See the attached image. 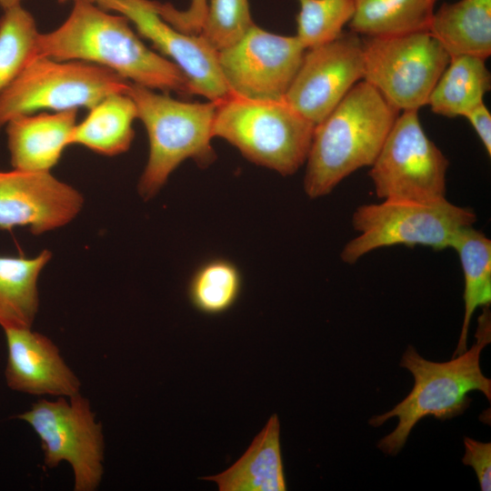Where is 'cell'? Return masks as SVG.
<instances>
[{
  "label": "cell",
  "mask_w": 491,
  "mask_h": 491,
  "mask_svg": "<svg viewBox=\"0 0 491 491\" xmlns=\"http://www.w3.org/2000/svg\"><path fill=\"white\" fill-rule=\"evenodd\" d=\"M125 92L135 105L149 142L147 163L138 183L143 198L156 195L185 160L191 158L205 166L215 159L211 140L216 102H185L131 83Z\"/></svg>",
  "instance_id": "obj_4"
},
{
  "label": "cell",
  "mask_w": 491,
  "mask_h": 491,
  "mask_svg": "<svg viewBox=\"0 0 491 491\" xmlns=\"http://www.w3.org/2000/svg\"><path fill=\"white\" fill-rule=\"evenodd\" d=\"M239 269L226 259L204 263L192 276L188 285L191 304L206 315H219L229 310L241 293Z\"/></svg>",
  "instance_id": "obj_25"
},
{
  "label": "cell",
  "mask_w": 491,
  "mask_h": 491,
  "mask_svg": "<svg viewBox=\"0 0 491 491\" xmlns=\"http://www.w3.org/2000/svg\"><path fill=\"white\" fill-rule=\"evenodd\" d=\"M68 398L41 399L15 417L27 423L38 436L47 467H55L63 461L69 463L74 489L94 491L104 474L102 426L95 421L88 399L80 394Z\"/></svg>",
  "instance_id": "obj_9"
},
{
  "label": "cell",
  "mask_w": 491,
  "mask_h": 491,
  "mask_svg": "<svg viewBox=\"0 0 491 491\" xmlns=\"http://www.w3.org/2000/svg\"><path fill=\"white\" fill-rule=\"evenodd\" d=\"M481 140L488 155H491V115L484 102L480 103L465 115Z\"/></svg>",
  "instance_id": "obj_30"
},
{
  "label": "cell",
  "mask_w": 491,
  "mask_h": 491,
  "mask_svg": "<svg viewBox=\"0 0 491 491\" xmlns=\"http://www.w3.org/2000/svg\"><path fill=\"white\" fill-rule=\"evenodd\" d=\"M21 0H0V6L5 10L14 5H19Z\"/></svg>",
  "instance_id": "obj_31"
},
{
  "label": "cell",
  "mask_w": 491,
  "mask_h": 491,
  "mask_svg": "<svg viewBox=\"0 0 491 491\" xmlns=\"http://www.w3.org/2000/svg\"><path fill=\"white\" fill-rule=\"evenodd\" d=\"M364 76L398 111H418L450 61L428 31L362 37Z\"/></svg>",
  "instance_id": "obj_8"
},
{
  "label": "cell",
  "mask_w": 491,
  "mask_h": 491,
  "mask_svg": "<svg viewBox=\"0 0 491 491\" xmlns=\"http://www.w3.org/2000/svg\"><path fill=\"white\" fill-rule=\"evenodd\" d=\"M57 1L63 3V2H65V1H67V0H57ZM75 1H76V0H75ZM81 1H86V2H91V3H96V0H81Z\"/></svg>",
  "instance_id": "obj_32"
},
{
  "label": "cell",
  "mask_w": 491,
  "mask_h": 491,
  "mask_svg": "<svg viewBox=\"0 0 491 491\" xmlns=\"http://www.w3.org/2000/svg\"><path fill=\"white\" fill-rule=\"evenodd\" d=\"M296 35L311 48L336 38L354 14V0H297Z\"/></svg>",
  "instance_id": "obj_26"
},
{
  "label": "cell",
  "mask_w": 491,
  "mask_h": 491,
  "mask_svg": "<svg viewBox=\"0 0 491 491\" xmlns=\"http://www.w3.org/2000/svg\"><path fill=\"white\" fill-rule=\"evenodd\" d=\"M38 57L80 61L109 69L131 84L164 93L192 95L170 60L150 49L122 15L76 0L65 22L39 35Z\"/></svg>",
  "instance_id": "obj_1"
},
{
  "label": "cell",
  "mask_w": 491,
  "mask_h": 491,
  "mask_svg": "<svg viewBox=\"0 0 491 491\" xmlns=\"http://www.w3.org/2000/svg\"><path fill=\"white\" fill-rule=\"evenodd\" d=\"M427 31L450 57L466 55L486 60L491 55V0L444 3L434 12Z\"/></svg>",
  "instance_id": "obj_18"
},
{
  "label": "cell",
  "mask_w": 491,
  "mask_h": 491,
  "mask_svg": "<svg viewBox=\"0 0 491 491\" xmlns=\"http://www.w3.org/2000/svg\"><path fill=\"white\" fill-rule=\"evenodd\" d=\"M475 336L470 349L447 362H433L422 357L412 346L406 348L399 365L412 374V390L391 410L369 420V425L376 427L391 417L398 418L395 430L377 444L383 453L396 455L414 426L426 416L446 420L462 415L471 403V391H480L491 400V380L480 367L481 352L491 342L489 306H483Z\"/></svg>",
  "instance_id": "obj_3"
},
{
  "label": "cell",
  "mask_w": 491,
  "mask_h": 491,
  "mask_svg": "<svg viewBox=\"0 0 491 491\" xmlns=\"http://www.w3.org/2000/svg\"><path fill=\"white\" fill-rule=\"evenodd\" d=\"M137 111L126 92L111 94L91 108L77 122L71 145L85 146L104 155H116L126 152L134 139L133 123Z\"/></svg>",
  "instance_id": "obj_19"
},
{
  "label": "cell",
  "mask_w": 491,
  "mask_h": 491,
  "mask_svg": "<svg viewBox=\"0 0 491 491\" xmlns=\"http://www.w3.org/2000/svg\"><path fill=\"white\" fill-rule=\"evenodd\" d=\"M476 221L473 209L446 198L429 202L386 199L363 205L352 215L353 227L359 235L344 246L341 258L354 264L375 249L396 245L443 250L452 246L462 228Z\"/></svg>",
  "instance_id": "obj_6"
},
{
  "label": "cell",
  "mask_w": 491,
  "mask_h": 491,
  "mask_svg": "<svg viewBox=\"0 0 491 491\" xmlns=\"http://www.w3.org/2000/svg\"><path fill=\"white\" fill-rule=\"evenodd\" d=\"M436 0H354L350 31L389 36L427 31Z\"/></svg>",
  "instance_id": "obj_22"
},
{
  "label": "cell",
  "mask_w": 491,
  "mask_h": 491,
  "mask_svg": "<svg viewBox=\"0 0 491 491\" xmlns=\"http://www.w3.org/2000/svg\"><path fill=\"white\" fill-rule=\"evenodd\" d=\"M399 112L361 80L315 125L304 189L310 198L330 194L346 176L371 166Z\"/></svg>",
  "instance_id": "obj_2"
},
{
  "label": "cell",
  "mask_w": 491,
  "mask_h": 491,
  "mask_svg": "<svg viewBox=\"0 0 491 491\" xmlns=\"http://www.w3.org/2000/svg\"><path fill=\"white\" fill-rule=\"evenodd\" d=\"M160 15L176 29L193 35L200 33L206 13L207 0H190L185 10H177L171 4L155 1Z\"/></svg>",
  "instance_id": "obj_28"
},
{
  "label": "cell",
  "mask_w": 491,
  "mask_h": 491,
  "mask_svg": "<svg viewBox=\"0 0 491 491\" xmlns=\"http://www.w3.org/2000/svg\"><path fill=\"white\" fill-rule=\"evenodd\" d=\"M465 454L462 462L472 466L482 491L491 490V443L464 437Z\"/></svg>",
  "instance_id": "obj_29"
},
{
  "label": "cell",
  "mask_w": 491,
  "mask_h": 491,
  "mask_svg": "<svg viewBox=\"0 0 491 491\" xmlns=\"http://www.w3.org/2000/svg\"><path fill=\"white\" fill-rule=\"evenodd\" d=\"M371 165L378 198L419 202L446 198L449 165L427 137L417 111H402Z\"/></svg>",
  "instance_id": "obj_10"
},
{
  "label": "cell",
  "mask_w": 491,
  "mask_h": 491,
  "mask_svg": "<svg viewBox=\"0 0 491 491\" xmlns=\"http://www.w3.org/2000/svg\"><path fill=\"white\" fill-rule=\"evenodd\" d=\"M49 250L34 257L0 256V326L32 328L39 306L37 280L51 259Z\"/></svg>",
  "instance_id": "obj_20"
},
{
  "label": "cell",
  "mask_w": 491,
  "mask_h": 491,
  "mask_svg": "<svg viewBox=\"0 0 491 491\" xmlns=\"http://www.w3.org/2000/svg\"><path fill=\"white\" fill-rule=\"evenodd\" d=\"M76 112H39L11 119L5 127L13 168L49 172L71 145Z\"/></svg>",
  "instance_id": "obj_16"
},
{
  "label": "cell",
  "mask_w": 491,
  "mask_h": 491,
  "mask_svg": "<svg viewBox=\"0 0 491 491\" xmlns=\"http://www.w3.org/2000/svg\"><path fill=\"white\" fill-rule=\"evenodd\" d=\"M363 76L362 37L342 32L334 40L306 50L284 100L316 125Z\"/></svg>",
  "instance_id": "obj_12"
},
{
  "label": "cell",
  "mask_w": 491,
  "mask_h": 491,
  "mask_svg": "<svg viewBox=\"0 0 491 491\" xmlns=\"http://www.w3.org/2000/svg\"><path fill=\"white\" fill-rule=\"evenodd\" d=\"M0 18V92L38 57L40 33L33 15L21 5Z\"/></svg>",
  "instance_id": "obj_24"
},
{
  "label": "cell",
  "mask_w": 491,
  "mask_h": 491,
  "mask_svg": "<svg viewBox=\"0 0 491 491\" xmlns=\"http://www.w3.org/2000/svg\"><path fill=\"white\" fill-rule=\"evenodd\" d=\"M203 479L215 482L220 491L286 490L278 416H271L235 464L222 473Z\"/></svg>",
  "instance_id": "obj_17"
},
{
  "label": "cell",
  "mask_w": 491,
  "mask_h": 491,
  "mask_svg": "<svg viewBox=\"0 0 491 491\" xmlns=\"http://www.w3.org/2000/svg\"><path fill=\"white\" fill-rule=\"evenodd\" d=\"M84 204L82 195L49 172H0V229L27 226L35 235L70 223Z\"/></svg>",
  "instance_id": "obj_14"
},
{
  "label": "cell",
  "mask_w": 491,
  "mask_h": 491,
  "mask_svg": "<svg viewBox=\"0 0 491 491\" xmlns=\"http://www.w3.org/2000/svg\"><path fill=\"white\" fill-rule=\"evenodd\" d=\"M254 24L248 0H207L198 35L219 51L239 40Z\"/></svg>",
  "instance_id": "obj_27"
},
{
  "label": "cell",
  "mask_w": 491,
  "mask_h": 491,
  "mask_svg": "<svg viewBox=\"0 0 491 491\" xmlns=\"http://www.w3.org/2000/svg\"><path fill=\"white\" fill-rule=\"evenodd\" d=\"M128 85L96 65L37 57L0 92V130L23 115L89 109L111 94L125 92Z\"/></svg>",
  "instance_id": "obj_7"
},
{
  "label": "cell",
  "mask_w": 491,
  "mask_h": 491,
  "mask_svg": "<svg viewBox=\"0 0 491 491\" xmlns=\"http://www.w3.org/2000/svg\"><path fill=\"white\" fill-rule=\"evenodd\" d=\"M306 50L296 35L273 34L254 24L239 40L217 51V59L231 95L282 101Z\"/></svg>",
  "instance_id": "obj_11"
},
{
  "label": "cell",
  "mask_w": 491,
  "mask_h": 491,
  "mask_svg": "<svg viewBox=\"0 0 491 491\" xmlns=\"http://www.w3.org/2000/svg\"><path fill=\"white\" fill-rule=\"evenodd\" d=\"M4 331L7 346L5 376L10 389L34 396L70 397L79 394L78 377L51 339L32 328Z\"/></svg>",
  "instance_id": "obj_15"
},
{
  "label": "cell",
  "mask_w": 491,
  "mask_h": 491,
  "mask_svg": "<svg viewBox=\"0 0 491 491\" xmlns=\"http://www.w3.org/2000/svg\"><path fill=\"white\" fill-rule=\"evenodd\" d=\"M96 4L124 15L160 55L173 62L186 77L192 95L213 102L230 95L219 67L217 51L200 35L184 33L166 22L155 1L96 0Z\"/></svg>",
  "instance_id": "obj_13"
},
{
  "label": "cell",
  "mask_w": 491,
  "mask_h": 491,
  "mask_svg": "<svg viewBox=\"0 0 491 491\" xmlns=\"http://www.w3.org/2000/svg\"><path fill=\"white\" fill-rule=\"evenodd\" d=\"M451 248L457 252L464 274V319L456 356L467 349V336L472 316L479 306L491 302V240L473 225L462 228Z\"/></svg>",
  "instance_id": "obj_23"
},
{
  "label": "cell",
  "mask_w": 491,
  "mask_h": 491,
  "mask_svg": "<svg viewBox=\"0 0 491 491\" xmlns=\"http://www.w3.org/2000/svg\"><path fill=\"white\" fill-rule=\"evenodd\" d=\"M315 125L285 100H251L230 94L216 102L213 135L249 161L289 175L306 163Z\"/></svg>",
  "instance_id": "obj_5"
},
{
  "label": "cell",
  "mask_w": 491,
  "mask_h": 491,
  "mask_svg": "<svg viewBox=\"0 0 491 491\" xmlns=\"http://www.w3.org/2000/svg\"><path fill=\"white\" fill-rule=\"evenodd\" d=\"M490 87L491 75L485 59L466 55L452 56L432 90L427 105L436 115L464 116L484 102V95Z\"/></svg>",
  "instance_id": "obj_21"
}]
</instances>
